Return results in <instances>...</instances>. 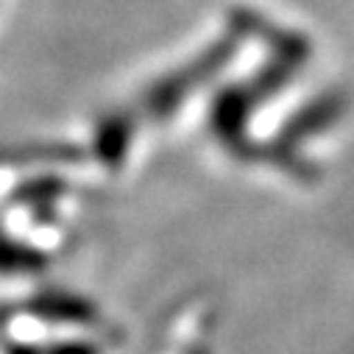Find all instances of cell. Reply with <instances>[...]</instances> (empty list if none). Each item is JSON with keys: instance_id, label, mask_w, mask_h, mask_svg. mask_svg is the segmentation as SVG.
<instances>
[{"instance_id": "6da1fadb", "label": "cell", "mask_w": 354, "mask_h": 354, "mask_svg": "<svg viewBox=\"0 0 354 354\" xmlns=\"http://www.w3.org/2000/svg\"><path fill=\"white\" fill-rule=\"evenodd\" d=\"M39 268V257L20 243L0 234V274H31Z\"/></svg>"}, {"instance_id": "7a4b0ae2", "label": "cell", "mask_w": 354, "mask_h": 354, "mask_svg": "<svg viewBox=\"0 0 354 354\" xmlns=\"http://www.w3.org/2000/svg\"><path fill=\"white\" fill-rule=\"evenodd\" d=\"M6 6H9V0H0V17H3V12H6Z\"/></svg>"}]
</instances>
